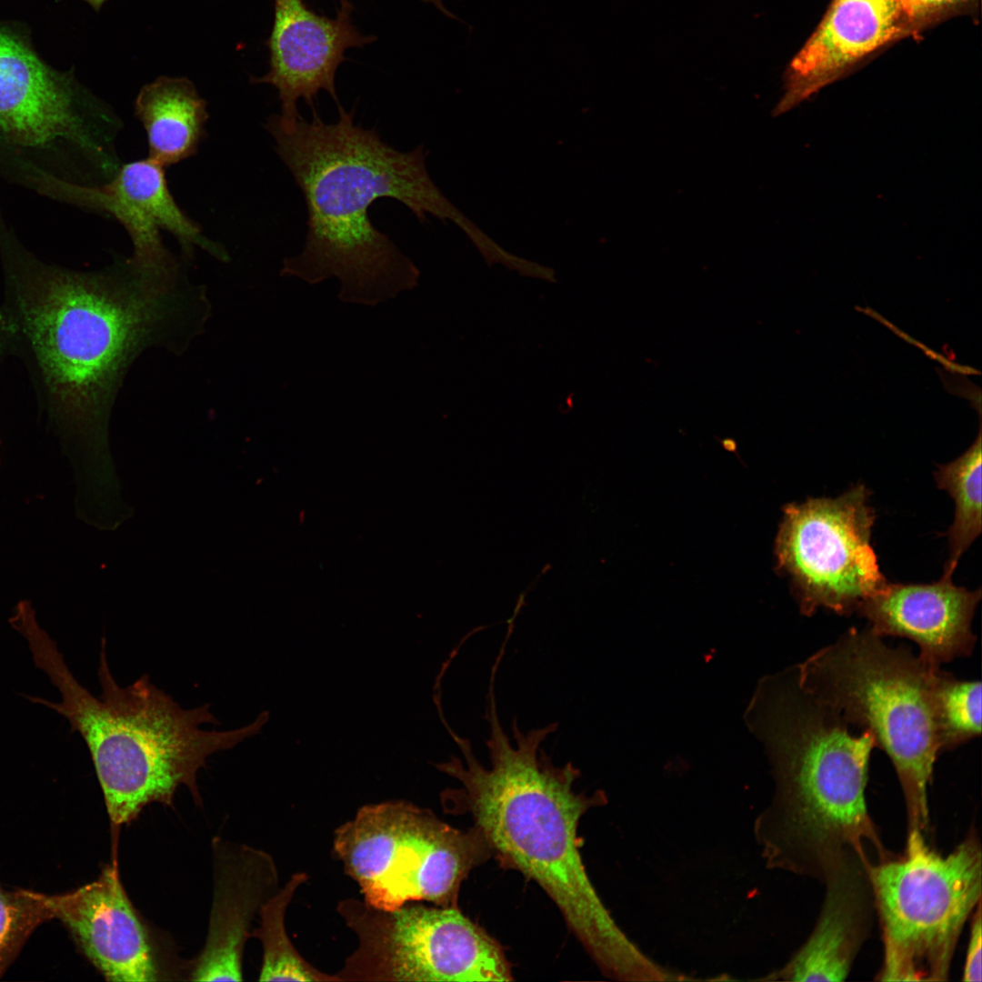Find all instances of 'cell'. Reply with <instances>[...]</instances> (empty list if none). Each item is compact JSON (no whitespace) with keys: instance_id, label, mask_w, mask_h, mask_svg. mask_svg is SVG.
I'll return each instance as SVG.
<instances>
[{"instance_id":"6","label":"cell","mask_w":982,"mask_h":982,"mask_svg":"<svg viewBox=\"0 0 982 982\" xmlns=\"http://www.w3.org/2000/svg\"><path fill=\"white\" fill-rule=\"evenodd\" d=\"M868 626L849 628L796 665L801 685L851 726L868 730L890 758L907 830L927 832V787L940 753L935 711L938 669L907 646H887Z\"/></svg>"},{"instance_id":"21","label":"cell","mask_w":982,"mask_h":982,"mask_svg":"<svg viewBox=\"0 0 982 982\" xmlns=\"http://www.w3.org/2000/svg\"><path fill=\"white\" fill-rule=\"evenodd\" d=\"M934 476L938 488L955 502L947 532L949 556L943 574L952 577L960 557L981 533V431L962 456L938 466Z\"/></svg>"},{"instance_id":"15","label":"cell","mask_w":982,"mask_h":982,"mask_svg":"<svg viewBox=\"0 0 982 982\" xmlns=\"http://www.w3.org/2000/svg\"><path fill=\"white\" fill-rule=\"evenodd\" d=\"M212 847L214 896L208 933L189 979L241 981L252 922L280 888L279 873L264 850L220 838H215Z\"/></svg>"},{"instance_id":"17","label":"cell","mask_w":982,"mask_h":982,"mask_svg":"<svg viewBox=\"0 0 982 982\" xmlns=\"http://www.w3.org/2000/svg\"><path fill=\"white\" fill-rule=\"evenodd\" d=\"M874 863L853 856L825 879V897L809 937L792 957L763 980L840 982L868 938L876 913L870 879Z\"/></svg>"},{"instance_id":"27","label":"cell","mask_w":982,"mask_h":982,"mask_svg":"<svg viewBox=\"0 0 982 982\" xmlns=\"http://www.w3.org/2000/svg\"><path fill=\"white\" fill-rule=\"evenodd\" d=\"M95 10H99L105 0H85Z\"/></svg>"},{"instance_id":"24","label":"cell","mask_w":982,"mask_h":982,"mask_svg":"<svg viewBox=\"0 0 982 982\" xmlns=\"http://www.w3.org/2000/svg\"><path fill=\"white\" fill-rule=\"evenodd\" d=\"M970 927L969 940L967 943L965 964L963 968V981H981V947H982V922L981 902L973 912Z\"/></svg>"},{"instance_id":"9","label":"cell","mask_w":982,"mask_h":982,"mask_svg":"<svg viewBox=\"0 0 982 982\" xmlns=\"http://www.w3.org/2000/svg\"><path fill=\"white\" fill-rule=\"evenodd\" d=\"M336 911L356 947L340 981H508L500 944L458 907L410 902L384 910L345 898Z\"/></svg>"},{"instance_id":"8","label":"cell","mask_w":982,"mask_h":982,"mask_svg":"<svg viewBox=\"0 0 982 982\" xmlns=\"http://www.w3.org/2000/svg\"><path fill=\"white\" fill-rule=\"evenodd\" d=\"M332 852L363 900L393 910L410 902L457 907L471 870L491 857L478 831H464L410 802L361 807L334 832Z\"/></svg>"},{"instance_id":"16","label":"cell","mask_w":982,"mask_h":982,"mask_svg":"<svg viewBox=\"0 0 982 982\" xmlns=\"http://www.w3.org/2000/svg\"><path fill=\"white\" fill-rule=\"evenodd\" d=\"M981 590L957 586L942 576L931 584L886 586L857 607L868 628L880 637L900 636L914 641L919 657L929 667L972 655L977 636L972 620Z\"/></svg>"},{"instance_id":"23","label":"cell","mask_w":982,"mask_h":982,"mask_svg":"<svg viewBox=\"0 0 982 982\" xmlns=\"http://www.w3.org/2000/svg\"><path fill=\"white\" fill-rule=\"evenodd\" d=\"M53 918L47 895L28 889L6 890L0 884V977L34 930Z\"/></svg>"},{"instance_id":"11","label":"cell","mask_w":982,"mask_h":982,"mask_svg":"<svg viewBox=\"0 0 982 982\" xmlns=\"http://www.w3.org/2000/svg\"><path fill=\"white\" fill-rule=\"evenodd\" d=\"M119 120L35 50L22 25L0 21V141L15 149L73 146L96 165L115 153Z\"/></svg>"},{"instance_id":"19","label":"cell","mask_w":982,"mask_h":982,"mask_svg":"<svg viewBox=\"0 0 982 982\" xmlns=\"http://www.w3.org/2000/svg\"><path fill=\"white\" fill-rule=\"evenodd\" d=\"M135 110L146 132L148 158L165 167L195 154L208 114L188 79L161 76L145 85Z\"/></svg>"},{"instance_id":"10","label":"cell","mask_w":982,"mask_h":982,"mask_svg":"<svg viewBox=\"0 0 982 982\" xmlns=\"http://www.w3.org/2000/svg\"><path fill=\"white\" fill-rule=\"evenodd\" d=\"M857 484L835 498L788 504L776 539L777 567L790 578L805 616L856 613L887 581L871 545L876 515Z\"/></svg>"},{"instance_id":"18","label":"cell","mask_w":982,"mask_h":982,"mask_svg":"<svg viewBox=\"0 0 982 982\" xmlns=\"http://www.w3.org/2000/svg\"><path fill=\"white\" fill-rule=\"evenodd\" d=\"M896 0H835L786 75V93L773 115L787 113L841 69L897 35Z\"/></svg>"},{"instance_id":"7","label":"cell","mask_w":982,"mask_h":982,"mask_svg":"<svg viewBox=\"0 0 982 982\" xmlns=\"http://www.w3.org/2000/svg\"><path fill=\"white\" fill-rule=\"evenodd\" d=\"M870 879L884 948L877 979L947 980L963 927L981 902L977 831L943 856L924 832L907 830L903 854L873 864Z\"/></svg>"},{"instance_id":"3","label":"cell","mask_w":982,"mask_h":982,"mask_svg":"<svg viewBox=\"0 0 982 982\" xmlns=\"http://www.w3.org/2000/svg\"><path fill=\"white\" fill-rule=\"evenodd\" d=\"M326 123L313 110L292 126L268 116L265 128L300 188L307 210L302 251L284 259L280 274L316 285L336 277L338 298L375 306L415 288V263L375 227L368 215L379 198L407 206L420 222L430 214L454 222L459 211L431 180L423 145L408 152L384 142L377 131L354 122L340 104Z\"/></svg>"},{"instance_id":"1","label":"cell","mask_w":982,"mask_h":982,"mask_svg":"<svg viewBox=\"0 0 982 982\" xmlns=\"http://www.w3.org/2000/svg\"><path fill=\"white\" fill-rule=\"evenodd\" d=\"M11 324L51 413L80 430L106 422L134 360L183 351L210 315L203 286L165 279L128 258L99 272L45 265L7 239Z\"/></svg>"},{"instance_id":"25","label":"cell","mask_w":982,"mask_h":982,"mask_svg":"<svg viewBox=\"0 0 982 982\" xmlns=\"http://www.w3.org/2000/svg\"><path fill=\"white\" fill-rule=\"evenodd\" d=\"M901 15L916 18L942 7L954 0H896Z\"/></svg>"},{"instance_id":"22","label":"cell","mask_w":982,"mask_h":982,"mask_svg":"<svg viewBox=\"0 0 982 982\" xmlns=\"http://www.w3.org/2000/svg\"><path fill=\"white\" fill-rule=\"evenodd\" d=\"M935 711L941 754L980 736L981 682L958 679L940 668L935 681Z\"/></svg>"},{"instance_id":"12","label":"cell","mask_w":982,"mask_h":982,"mask_svg":"<svg viewBox=\"0 0 982 982\" xmlns=\"http://www.w3.org/2000/svg\"><path fill=\"white\" fill-rule=\"evenodd\" d=\"M30 175V180L45 194L115 218L133 244V256L128 259L142 272L162 277L182 274L179 263L165 246L160 230L177 239L187 259L193 256L194 247L199 246L222 262L228 260L225 248L205 237L178 206L164 167L150 158L125 164L101 185L67 182L36 168Z\"/></svg>"},{"instance_id":"20","label":"cell","mask_w":982,"mask_h":982,"mask_svg":"<svg viewBox=\"0 0 982 982\" xmlns=\"http://www.w3.org/2000/svg\"><path fill=\"white\" fill-rule=\"evenodd\" d=\"M308 876L293 874L285 885L262 907L258 927L251 937L257 938L263 949L260 981H340L336 974L326 973L309 963L295 947L286 928V914L297 889Z\"/></svg>"},{"instance_id":"5","label":"cell","mask_w":982,"mask_h":982,"mask_svg":"<svg viewBox=\"0 0 982 982\" xmlns=\"http://www.w3.org/2000/svg\"><path fill=\"white\" fill-rule=\"evenodd\" d=\"M15 629L27 643L35 666L61 696L59 702L28 698L63 716L80 734L115 827L131 823L149 804L172 806L180 786L200 803L197 773L207 758L256 735L268 718L264 712L241 728L203 730V724L219 723L208 704L185 709L147 675L120 686L107 663L105 638L97 672L102 694L95 697L77 681L35 614L21 616Z\"/></svg>"},{"instance_id":"2","label":"cell","mask_w":982,"mask_h":982,"mask_svg":"<svg viewBox=\"0 0 982 982\" xmlns=\"http://www.w3.org/2000/svg\"><path fill=\"white\" fill-rule=\"evenodd\" d=\"M495 691L490 680L484 716L489 726V767L479 762L469 739L442 721L463 756L436 765L460 785L442 792L444 808L469 815L491 856L546 892L603 976L649 980L657 963L613 919L579 850V821L589 809L607 802L606 793L576 791L580 769L572 762L556 766L544 750L542 744L556 731V722L523 732L514 719L511 742L499 720Z\"/></svg>"},{"instance_id":"26","label":"cell","mask_w":982,"mask_h":982,"mask_svg":"<svg viewBox=\"0 0 982 982\" xmlns=\"http://www.w3.org/2000/svg\"><path fill=\"white\" fill-rule=\"evenodd\" d=\"M338 1L340 2L341 0H338ZM418 1L426 3V4L433 5L441 13H445L446 11V5L444 4L445 0H418Z\"/></svg>"},{"instance_id":"14","label":"cell","mask_w":982,"mask_h":982,"mask_svg":"<svg viewBox=\"0 0 982 982\" xmlns=\"http://www.w3.org/2000/svg\"><path fill=\"white\" fill-rule=\"evenodd\" d=\"M54 918L72 935L84 956L107 981L160 979L150 932L129 900L115 860L93 882L48 896Z\"/></svg>"},{"instance_id":"4","label":"cell","mask_w":982,"mask_h":982,"mask_svg":"<svg viewBox=\"0 0 982 982\" xmlns=\"http://www.w3.org/2000/svg\"><path fill=\"white\" fill-rule=\"evenodd\" d=\"M762 742L775 782L753 831L765 865L823 883L853 856H894L867 807L868 730L853 733L800 683L797 666L762 677L745 712Z\"/></svg>"},{"instance_id":"13","label":"cell","mask_w":982,"mask_h":982,"mask_svg":"<svg viewBox=\"0 0 982 982\" xmlns=\"http://www.w3.org/2000/svg\"><path fill=\"white\" fill-rule=\"evenodd\" d=\"M335 17L312 11L304 0H274V21L267 40L269 69L254 84L274 86L281 103V124L292 126L301 117L296 103L304 99L316 110L318 92H327L339 105L337 68L348 49L363 47L376 36L362 34L352 19L353 6L341 0Z\"/></svg>"}]
</instances>
